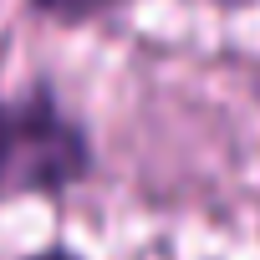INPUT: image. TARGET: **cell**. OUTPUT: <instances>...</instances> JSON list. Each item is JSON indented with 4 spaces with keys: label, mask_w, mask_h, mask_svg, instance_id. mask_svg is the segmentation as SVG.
I'll use <instances>...</instances> for the list:
<instances>
[{
    "label": "cell",
    "mask_w": 260,
    "mask_h": 260,
    "mask_svg": "<svg viewBox=\"0 0 260 260\" xmlns=\"http://www.w3.org/2000/svg\"><path fill=\"white\" fill-rule=\"evenodd\" d=\"M21 260H82V255L67 250V245H46V250H36V255H21Z\"/></svg>",
    "instance_id": "3957f363"
},
{
    "label": "cell",
    "mask_w": 260,
    "mask_h": 260,
    "mask_svg": "<svg viewBox=\"0 0 260 260\" xmlns=\"http://www.w3.org/2000/svg\"><path fill=\"white\" fill-rule=\"evenodd\" d=\"M92 138L61 102L36 87L21 97H0V204L67 194L92 174Z\"/></svg>",
    "instance_id": "6da1fadb"
},
{
    "label": "cell",
    "mask_w": 260,
    "mask_h": 260,
    "mask_svg": "<svg viewBox=\"0 0 260 260\" xmlns=\"http://www.w3.org/2000/svg\"><path fill=\"white\" fill-rule=\"evenodd\" d=\"M204 6H219V11H240V6H250V0H204Z\"/></svg>",
    "instance_id": "277c9868"
},
{
    "label": "cell",
    "mask_w": 260,
    "mask_h": 260,
    "mask_svg": "<svg viewBox=\"0 0 260 260\" xmlns=\"http://www.w3.org/2000/svg\"><path fill=\"white\" fill-rule=\"evenodd\" d=\"M122 6H133V0H26L31 16H41V21H51V26H67V31L92 26V21H102V16H117Z\"/></svg>",
    "instance_id": "7a4b0ae2"
}]
</instances>
